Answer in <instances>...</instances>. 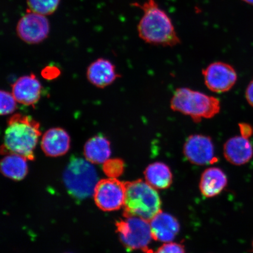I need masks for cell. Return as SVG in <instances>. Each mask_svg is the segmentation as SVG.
<instances>
[{"label":"cell","mask_w":253,"mask_h":253,"mask_svg":"<svg viewBox=\"0 0 253 253\" xmlns=\"http://www.w3.org/2000/svg\"><path fill=\"white\" fill-rule=\"evenodd\" d=\"M132 5L143 11L137 31L139 37L145 42L165 47L181 43L171 18L156 0H146L142 4L135 2Z\"/></svg>","instance_id":"1"},{"label":"cell","mask_w":253,"mask_h":253,"mask_svg":"<svg viewBox=\"0 0 253 253\" xmlns=\"http://www.w3.org/2000/svg\"><path fill=\"white\" fill-rule=\"evenodd\" d=\"M41 135L39 122L30 116L15 114L8 120L2 151L34 160V150Z\"/></svg>","instance_id":"2"},{"label":"cell","mask_w":253,"mask_h":253,"mask_svg":"<svg viewBox=\"0 0 253 253\" xmlns=\"http://www.w3.org/2000/svg\"><path fill=\"white\" fill-rule=\"evenodd\" d=\"M170 107L197 123L214 118L221 109L216 97L188 87L177 88L170 99Z\"/></svg>","instance_id":"3"},{"label":"cell","mask_w":253,"mask_h":253,"mask_svg":"<svg viewBox=\"0 0 253 253\" xmlns=\"http://www.w3.org/2000/svg\"><path fill=\"white\" fill-rule=\"evenodd\" d=\"M161 201L155 189L141 179L126 182L125 216H137L150 221L160 212Z\"/></svg>","instance_id":"4"},{"label":"cell","mask_w":253,"mask_h":253,"mask_svg":"<svg viewBox=\"0 0 253 253\" xmlns=\"http://www.w3.org/2000/svg\"><path fill=\"white\" fill-rule=\"evenodd\" d=\"M66 189L78 201L84 200L94 194L99 180L92 163L86 159L72 158L63 175Z\"/></svg>","instance_id":"5"},{"label":"cell","mask_w":253,"mask_h":253,"mask_svg":"<svg viewBox=\"0 0 253 253\" xmlns=\"http://www.w3.org/2000/svg\"><path fill=\"white\" fill-rule=\"evenodd\" d=\"M116 226L120 240L129 251H142L151 253L148 246L152 236L150 221L137 216H125L117 221Z\"/></svg>","instance_id":"6"},{"label":"cell","mask_w":253,"mask_h":253,"mask_svg":"<svg viewBox=\"0 0 253 253\" xmlns=\"http://www.w3.org/2000/svg\"><path fill=\"white\" fill-rule=\"evenodd\" d=\"M126 182L117 178H107L98 182L94 192V198L99 208L103 211H114L124 207Z\"/></svg>","instance_id":"7"},{"label":"cell","mask_w":253,"mask_h":253,"mask_svg":"<svg viewBox=\"0 0 253 253\" xmlns=\"http://www.w3.org/2000/svg\"><path fill=\"white\" fill-rule=\"evenodd\" d=\"M205 84L214 93L227 92L236 83L237 75L233 66L223 62H214L202 71Z\"/></svg>","instance_id":"8"},{"label":"cell","mask_w":253,"mask_h":253,"mask_svg":"<svg viewBox=\"0 0 253 253\" xmlns=\"http://www.w3.org/2000/svg\"><path fill=\"white\" fill-rule=\"evenodd\" d=\"M16 31L18 37L24 42L40 43L49 36V22L46 16L28 11L19 20Z\"/></svg>","instance_id":"9"},{"label":"cell","mask_w":253,"mask_h":253,"mask_svg":"<svg viewBox=\"0 0 253 253\" xmlns=\"http://www.w3.org/2000/svg\"><path fill=\"white\" fill-rule=\"evenodd\" d=\"M183 153L186 159L195 165L205 166L217 161L213 141L208 135H190L183 144Z\"/></svg>","instance_id":"10"},{"label":"cell","mask_w":253,"mask_h":253,"mask_svg":"<svg viewBox=\"0 0 253 253\" xmlns=\"http://www.w3.org/2000/svg\"><path fill=\"white\" fill-rule=\"evenodd\" d=\"M42 87L34 74L18 78L12 85V93L17 102L24 106H34L39 102Z\"/></svg>","instance_id":"11"},{"label":"cell","mask_w":253,"mask_h":253,"mask_svg":"<svg viewBox=\"0 0 253 253\" xmlns=\"http://www.w3.org/2000/svg\"><path fill=\"white\" fill-rule=\"evenodd\" d=\"M41 148L47 156L58 157L67 153L71 147V137L65 129L51 128L43 134Z\"/></svg>","instance_id":"12"},{"label":"cell","mask_w":253,"mask_h":253,"mask_svg":"<svg viewBox=\"0 0 253 253\" xmlns=\"http://www.w3.org/2000/svg\"><path fill=\"white\" fill-rule=\"evenodd\" d=\"M223 154L226 160L233 165H245L253 158V145L249 138L242 135L235 136L224 144Z\"/></svg>","instance_id":"13"},{"label":"cell","mask_w":253,"mask_h":253,"mask_svg":"<svg viewBox=\"0 0 253 253\" xmlns=\"http://www.w3.org/2000/svg\"><path fill=\"white\" fill-rule=\"evenodd\" d=\"M87 78L90 83L99 88L109 86L120 77L115 66L109 60L99 58L88 66Z\"/></svg>","instance_id":"14"},{"label":"cell","mask_w":253,"mask_h":253,"mask_svg":"<svg viewBox=\"0 0 253 253\" xmlns=\"http://www.w3.org/2000/svg\"><path fill=\"white\" fill-rule=\"evenodd\" d=\"M150 224L153 240L164 243L171 242L180 230L176 218L162 211L150 221Z\"/></svg>","instance_id":"15"},{"label":"cell","mask_w":253,"mask_h":253,"mask_svg":"<svg viewBox=\"0 0 253 253\" xmlns=\"http://www.w3.org/2000/svg\"><path fill=\"white\" fill-rule=\"evenodd\" d=\"M227 184L226 174L219 168L212 167L202 173L199 188L204 197L212 198L219 195Z\"/></svg>","instance_id":"16"},{"label":"cell","mask_w":253,"mask_h":253,"mask_svg":"<svg viewBox=\"0 0 253 253\" xmlns=\"http://www.w3.org/2000/svg\"><path fill=\"white\" fill-rule=\"evenodd\" d=\"M111 154L110 142L103 135H94L84 144V157L91 163L103 164L110 159Z\"/></svg>","instance_id":"17"},{"label":"cell","mask_w":253,"mask_h":253,"mask_svg":"<svg viewBox=\"0 0 253 253\" xmlns=\"http://www.w3.org/2000/svg\"><path fill=\"white\" fill-rule=\"evenodd\" d=\"M144 176L145 181L155 189H167L172 184L171 170L163 163L150 164L145 170Z\"/></svg>","instance_id":"18"},{"label":"cell","mask_w":253,"mask_h":253,"mask_svg":"<svg viewBox=\"0 0 253 253\" xmlns=\"http://www.w3.org/2000/svg\"><path fill=\"white\" fill-rule=\"evenodd\" d=\"M27 160L20 155L8 153L1 160V172L9 178L20 181L28 173Z\"/></svg>","instance_id":"19"},{"label":"cell","mask_w":253,"mask_h":253,"mask_svg":"<svg viewBox=\"0 0 253 253\" xmlns=\"http://www.w3.org/2000/svg\"><path fill=\"white\" fill-rule=\"evenodd\" d=\"M60 2L61 0H27L29 11L45 16L54 13Z\"/></svg>","instance_id":"20"},{"label":"cell","mask_w":253,"mask_h":253,"mask_svg":"<svg viewBox=\"0 0 253 253\" xmlns=\"http://www.w3.org/2000/svg\"><path fill=\"white\" fill-rule=\"evenodd\" d=\"M103 169L109 178H118L124 171V161L120 158L109 159L103 164Z\"/></svg>","instance_id":"21"},{"label":"cell","mask_w":253,"mask_h":253,"mask_svg":"<svg viewBox=\"0 0 253 253\" xmlns=\"http://www.w3.org/2000/svg\"><path fill=\"white\" fill-rule=\"evenodd\" d=\"M1 116L10 115L14 113L17 109V101L16 100L14 95L7 91L1 90Z\"/></svg>","instance_id":"22"},{"label":"cell","mask_w":253,"mask_h":253,"mask_svg":"<svg viewBox=\"0 0 253 253\" xmlns=\"http://www.w3.org/2000/svg\"><path fill=\"white\" fill-rule=\"evenodd\" d=\"M154 253H185V252L182 245L171 242L165 243Z\"/></svg>","instance_id":"23"},{"label":"cell","mask_w":253,"mask_h":253,"mask_svg":"<svg viewBox=\"0 0 253 253\" xmlns=\"http://www.w3.org/2000/svg\"><path fill=\"white\" fill-rule=\"evenodd\" d=\"M60 74H61V71L55 66H47L42 71V77L47 80H53L58 78Z\"/></svg>","instance_id":"24"},{"label":"cell","mask_w":253,"mask_h":253,"mask_svg":"<svg viewBox=\"0 0 253 253\" xmlns=\"http://www.w3.org/2000/svg\"><path fill=\"white\" fill-rule=\"evenodd\" d=\"M246 98L250 105L253 107V80L246 88Z\"/></svg>","instance_id":"25"},{"label":"cell","mask_w":253,"mask_h":253,"mask_svg":"<svg viewBox=\"0 0 253 253\" xmlns=\"http://www.w3.org/2000/svg\"><path fill=\"white\" fill-rule=\"evenodd\" d=\"M240 129L241 135L247 138H249L252 132L251 126L246 124L240 125Z\"/></svg>","instance_id":"26"},{"label":"cell","mask_w":253,"mask_h":253,"mask_svg":"<svg viewBox=\"0 0 253 253\" xmlns=\"http://www.w3.org/2000/svg\"><path fill=\"white\" fill-rule=\"evenodd\" d=\"M242 1L248 3V4L253 5V0H242Z\"/></svg>","instance_id":"27"},{"label":"cell","mask_w":253,"mask_h":253,"mask_svg":"<svg viewBox=\"0 0 253 253\" xmlns=\"http://www.w3.org/2000/svg\"><path fill=\"white\" fill-rule=\"evenodd\" d=\"M252 248H253V242H252Z\"/></svg>","instance_id":"28"}]
</instances>
